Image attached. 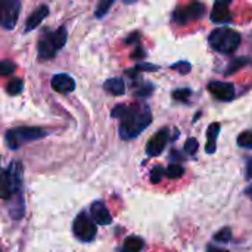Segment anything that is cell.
Segmentation results:
<instances>
[{"instance_id": "cell-14", "label": "cell", "mask_w": 252, "mask_h": 252, "mask_svg": "<svg viewBox=\"0 0 252 252\" xmlns=\"http://www.w3.org/2000/svg\"><path fill=\"white\" fill-rule=\"evenodd\" d=\"M49 15V6L46 4H40L37 9L32 10V13L27 18V22H25V32H30L32 30H35L41 22L43 19Z\"/></svg>"}, {"instance_id": "cell-29", "label": "cell", "mask_w": 252, "mask_h": 252, "mask_svg": "<svg viewBox=\"0 0 252 252\" xmlns=\"http://www.w3.org/2000/svg\"><path fill=\"white\" fill-rule=\"evenodd\" d=\"M247 180H248L250 183H248V186H247L245 193L252 199V158L251 159H248V162H247Z\"/></svg>"}, {"instance_id": "cell-15", "label": "cell", "mask_w": 252, "mask_h": 252, "mask_svg": "<svg viewBox=\"0 0 252 252\" xmlns=\"http://www.w3.org/2000/svg\"><path fill=\"white\" fill-rule=\"evenodd\" d=\"M220 133V124L219 123H213L210 124L208 130H207V145H205V152L208 155H213L217 149V137Z\"/></svg>"}, {"instance_id": "cell-22", "label": "cell", "mask_w": 252, "mask_h": 252, "mask_svg": "<svg viewBox=\"0 0 252 252\" xmlns=\"http://www.w3.org/2000/svg\"><path fill=\"white\" fill-rule=\"evenodd\" d=\"M238 145L241 148H248L252 149V130H247L238 136Z\"/></svg>"}, {"instance_id": "cell-25", "label": "cell", "mask_w": 252, "mask_h": 252, "mask_svg": "<svg viewBox=\"0 0 252 252\" xmlns=\"http://www.w3.org/2000/svg\"><path fill=\"white\" fill-rule=\"evenodd\" d=\"M198 148H199V143H198V140H196L195 137L188 139V140H186V143H185V152H186V154H189V155L196 154Z\"/></svg>"}, {"instance_id": "cell-9", "label": "cell", "mask_w": 252, "mask_h": 252, "mask_svg": "<svg viewBox=\"0 0 252 252\" xmlns=\"http://www.w3.org/2000/svg\"><path fill=\"white\" fill-rule=\"evenodd\" d=\"M168 142H170V130L168 128H161L158 133H155L149 139V142L146 145L148 157H158V155H161Z\"/></svg>"}, {"instance_id": "cell-30", "label": "cell", "mask_w": 252, "mask_h": 252, "mask_svg": "<svg viewBox=\"0 0 252 252\" xmlns=\"http://www.w3.org/2000/svg\"><path fill=\"white\" fill-rule=\"evenodd\" d=\"M247 63V59L245 58H241V59H236V61H233L230 65H229V68H227V71H226V74H232V72H235L236 69H239L242 65H245Z\"/></svg>"}, {"instance_id": "cell-5", "label": "cell", "mask_w": 252, "mask_h": 252, "mask_svg": "<svg viewBox=\"0 0 252 252\" xmlns=\"http://www.w3.org/2000/svg\"><path fill=\"white\" fill-rule=\"evenodd\" d=\"M46 134H47V131L40 127H16V128H10L6 133L4 139H6L7 146L15 151L27 142H34V140L43 139Z\"/></svg>"}, {"instance_id": "cell-19", "label": "cell", "mask_w": 252, "mask_h": 252, "mask_svg": "<svg viewBox=\"0 0 252 252\" xmlns=\"http://www.w3.org/2000/svg\"><path fill=\"white\" fill-rule=\"evenodd\" d=\"M24 89V83L21 78H12L9 80V83L6 84V92L10 94V96H16L22 92Z\"/></svg>"}, {"instance_id": "cell-16", "label": "cell", "mask_w": 252, "mask_h": 252, "mask_svg": "<svg viewBox=\"0 0 252 252\" xmlns=\"http://www.w3.org/2000/svg\"><path fill=\"white\" fill-rule=\"evenodd\" d=\"M103 89L114 96H123L126 93V84L121 78H109L105 81Z\"/></svg>"}, {"instance_id": "cell-28", "label": "cell", "mask_w": 252, "mask_h": 252, "mask_svg": "<svg viewBox=\"0 0 252 252\" xmlns=\"http://www.w3.org/2000/svg\"><path fill=\"white\" fill-rule=\"evenodd\" d=\"M171 69H177L180 74L186 75V74H189V72H190L192 66H190V63H189V62H186V61H180V62H177V63H173V65H171Z\"/></svg>"}, {"instance_id": "cell-17", "label": "cell", "mask_w": 252, "mask_h": 252, "mask_svg": "<svg viewBox=\"0 0 252 252\" xmlns=\"http://www.w3.org/2000/svg\"><path fill=\"white\" fill-rule=\"evenodd\" d=\"M24 210H25V205H24V199H22V193L16 195L12 198V207H10V217L15 219V220H19L22 216H24Z\"/></svg>"}, {"instance_id": "cell-26", "label": "cell", "mask_w": 252, "mask_h": 252, "mask_svg": "<svg viewBox=\"0 0 252 252\" xmlns=\"http://www.w3.org/2000/svg\"><path fill=\"white\" fill-rule=\"evenodd\" d=\"M164 174H165V170H164L161 165L154 167V168H152V171H151V182H152V183H155V185H157V183H159Z\"/></svg>"}, {"instance_id": "cell-18", "label": "cell", "mask_w": 252, "mask_h": 252, "mask_svg": "<svg viewBox=\"0 0 252 252\" xmlns=\"http://www.w3.org/2000/svg\"><path fill=\"white\" fill-rule=\"evenodd\" d=\"M145 242L139 236H128L124 241L123 245V252H140L143 248Z\"/></svg>"}, {"instance_id": "cell-24", "label": "cell", "mask_w": 252, "mask_h": 252, "mask_svg": "<svg viewBox=\"0 0 252 252\" xmlns=\"http://www.w3.org/2000/svg\"><path fill=\"white\" fill-rule=\"evenodd\" d=\"M15 69H16V65H15L12 61H9V59H3V61H1V63H0V71H1L3 75H9V74H12Z\"/></svg>"}, {"instance_id": "cell-33", "label": "cell", "mask_w": 252, "mask_h": 252, "mask_svg": "<svg viewBox=\"0 0 252 252\" xmlns=\"http://www.w3.org/2000/svg\"><path fill=\"white\" fill-rule=\"evenodd\" d=\"M131 58H134V59H136V58H140V59H142V58H145V52H143V49H142L140 46H137V49H136V52L131 55Z\"/></svg>"}, {"instance_id": "cell-12", "label": "cell", "mask_w": 252, "mask_h": 252, "mask_svg": "<svg viewBox=\"0 0 252 252\" xmlns=\"http://www.w3.org/2000/svg\"><path fill=\"white\" fill-rule=\"evenodd\" d=\"M90 213H92V217H93L94 223H97L100 226H109L112 223V216H111L109 210L100 201H96L94 204H92Z\"/></svg>"}, {"instance_id": "cell-31", "label": "cell", "mask_w": 252, "mask_h": 252, "mask_svg": "<svg viewBox=\"0 0 252 252\" xmlns=\"http://www.w3.org/2000/svg\"><path fill=\"white\" fill-rule=\"evenodd\" d=\"M154 90V86L152 84H142L140 86V89L136 92V96H143V97H146V96H149L151 94V92Z\"/></svg>"}, {"instance_id": "cell-3", "label": "cell", "mask_w": 252, "mask_h": 252, "mask_svg": "<svg viewBox=\"0 0 252 252\" xmlns=\"http://www.w3.org/2000/svg\"><path fill=\"white\" fill-rule=\"evenodd\" d=\"M241 34L229 27H221L214 30L210 37H208V43L210 46L224 55H230L235 53L238 50V47L241 46Z\"/></svg>"}, {"instance_id": "cell-1", "label": "cell", "mask_w": 252, "mask_h": 252, "mask_svg": "<svg viewBox=\"0 0 252 252\" xmlns=\"http://www.w3.org/2000/svg\"><path fill=\"white\" fill-rule=\"evenodd\" d=\"M111 115L120 120V136L124 140L136 139L152 123V112L145 103L117 105Z\"/></svg>"}, {"instance_id": "cell-21", "label": "cell", "mask_w": 252, "mask_h": 252, "mask_svg": "<svg viewBox=\"0 0 252 252\" xmlns=\"http://www.w3.org/2000/svg\"><path fill=\"white\" fill-rule=\"evenodd\" d=\"M112 4H114V0H102V1H99L96 9H94L96 18H103L108 13V10L111 9Z\"/></svg>"}, {"instance_id": "cell-32", "label": "cell", "mask_w": 252, "mask_h": 252, "mask_svg": "<svg viewBox=\"0 0 252 252\" xmlns=\"http://www.w3.org/2000/svg\"><path fill=\"white\" fill-rule=\"evenodd\" d=\"M134 69L137 72L139 71H157V69H159V66L158 65H152V63H139Z\"/></svg>"}, {"instance_id": "cell-23", "label": "cell", "mask_w": 252, "mask_h": 252, "mask_svg": "<svg viewBox=\"0 0 252 252\" xmlns=\"http://www.w3.org/2000/svg\"><path fill=\"white\" fill-rule=\"evenodd\" d=\"M190 96H192V90L190 89H179V90L173 92V97L176 100H180V102H185V103L189 102Z\"/></svg>"}, {"instance_id": "cell-6", "label": "cell", "mask_w": 252, "mask_h": 252, "mask_svg": "<svg viewBox=\"0 0 252 252\" xmlns=\"http://www.w3.org/2000/svg\"><path fill=\"white\" fill-rule=\"evenodd\" d=\"M72 232H74V236L78 241H81V242H92L96 238L97 229H96L94 221L86 213H80L75 217L74 223H72Z\"/></svg>"}, {"instance_id": "cell-2", "label": "cell", "mask_w": 252, "mask_h": 252, "mask_svg": "<svg viewBox=\"0 0 252 252\" xmlns=\"http://www.w3.org/2000/svg\"><path fill=\"white\" fill-rule=\"evenodd\" d=\"M68 38V32L65 27H59L55 31L46 30L37 44V56L40 61H47V59H53L58 53V50H61Z\"/></svg>"}, {"instance_id": "cell-34", "label": "cell", "mask_w": 252, "mask_h": 252, "mask_svg": "<svg viewBox=\"0 0 252 252\" xmlns=\"http://www.w3.org/2000/svg\"><path fill=\"white\" fill-rule=\"evenodd\" d=\"M207 252H229V251H227V250H220V248H216V247H211V245H210V247L207 248Z\"/></svg>"}, {"instance_id": "cell-20", "label": "cell", "mask_w": 252, "mask_h": 252, "mask_svg": "<svg viewBox=\"0 0 252 252\" xmlns=\"http://www.w3.org/2000/svg\"><path fill=\"white\" fill-rule=\"evenodd\" d=\"M165 174L168 179H180L185 174V168L180 164H171L165 168Z\"/></svg>"}, {"instance_id": "cell-7", "label": "cell", "mask_w": 252, "mask_h": 252, "mask_svg": "<svg viewBox=\"0 0 252 252\" xmlns=\"http://www.w3.org/2000/svg\"><path fill=\"white\" fill-rule=\"evenodd\" d=\"M205 15V4L199 3V1H193L190 4H186V6H180L174 10V15H173V19L180 24V25H185L188 22H193V21H198V19H202Z\"/></svg>"}, {"instance_id": "cell-8", "label": "cell", "mask_w": 252, "mask_h": 252, "mask_svg": "<svg viewBox=\"0 0 252 252\" xmlns=\"http://www.w3.org/2000/svg\"><path fill=\"white\" fill-rule=\"evenodd\" d=\"M21 3L18 0H4L1 3V27L4 30H13L19 16Z\"/></svg>"}, {"instance_id": "cell-13", "label": "cell", "mask_w": 252, "mask_h": 252, "mask_svg": "<svg viewBox=\"0 0 252 252\" xmlns=\"http://www.w3.org/2000/svg\"><path fill=\"white\" fill-rule=\"evenodd\" d=\"M52 89L58 93H71L75 89V81L68 74H56L52 78Z\"/></svg>"}, {"instance_id": "cell-27", "label": "cell", "mask_w": 252, "mask_h": 252, "mask_svg": "<svg viewBox=\"0 0 252 252\" xmlns=\"http://www.w3.org/2000/svg\"><path fill=\"white\" fill-rule=\"evenodd\" d=\"M214 239H216L217 242H229V241L232 239V230H230L229 227H224V229H221L220 232L216 233Z\"/></svg>"}, {"instance_id": "cell-11", "label": "cell", "mask_w": 252, "mask_h": 252, "mask_svg": "<svg viewBox=\"0 0 252 252\" xmlns=\"http://www.w3.org/2000/svg\"><path fill=\"white\" fill-rule=\"evenodd\" d=\"M230 1L219 0L214 3L213 12H211V21L216 24H227L232 21V13H230Z\"/></svg>"}, {"instance_id": "cell-10", "label": "cell", "mask_w": 252, "mask_h": 252, "mask_svg": "<svg viewBox=\"0 0 252 252\" xmlns=\"http://www.w3.org/2000/svg\"><path fill=\"white\" fill-rule=\"evenodd\" d=\"M208 92L214 97H217L219 100H223V102L232 100L236 94L235 86L232 83H223V81H211L208 84Z\"/></svg>"}, {"instance_id": "cell-4", "label": "cell", "mask_w": 252, "mask_h": 252, "mask_svg": "<svg viewBox=\"0 0 252 252\" xmlns=\"http://www.w3.org/2000/svg\"><path fill=\"white\" fill-rule=\"evenodd\" d=\"M22 168L19 162H12L9 168L1 173V198L4 201L12 199L13 196L21 193L22 188Z\"/></svg>"}]
</instances>
